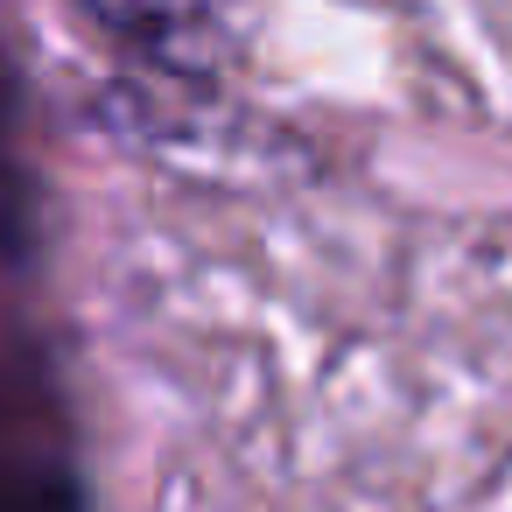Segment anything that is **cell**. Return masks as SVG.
I'll return each mask as SVG.
<instances>
[{
	"mask_svg": "<svg viewBox=\"0 0 512 512\" xmlns=\"http://www.w3.org/2000/svg\"><path fill=\"white\" fill-rule=\"evenodd\" d=\"M78 8L127 50L155 57L176 78H204L225 57V29H218V0H78Z\"/></svg>",
	"mask_w": 512,
	"mask_h": 512,
	"instance_id": "6da1fadb",
	"label": "cell"
}]
</instances>
